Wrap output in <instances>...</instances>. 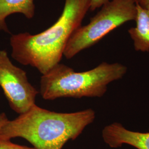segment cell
Returning <instances> with one entry per match:
<instances>
[{"label":"cell","instance_id":"obj_1","mask_svg":"<svg viewBox=\"0 0 149 149\" xmlns=\"http://www.w3.org/2000/svg\"><path fill=\"white\" fill-rule=\"evenodd\" d=\"M90 7V0H65L61 15L47 30L37 34L22 33L11 36L12 57L46 74L60 63L70 38L81 26Z\"/></svg>","mask_w":149,"mask_h":149},{"label":"cell","instance_id":"obj_2","mask_svg":"<svg viewBox=\"0 0 149 149\" xmlns=\"http://www.w3.org/2000/svg\"><path fill=\"white\" fill-rule=\"evenodd\" d=\"M95 118V111L91 108L58 113L35 104L6 123L0 130V138H21L36 149H62L68 141L77 138Z\"/></svg>","mask_w":149,"mask_h":149},{"label":"cell","instance_id":"obj_3","mask_svg":"<svg viewBox=\"0 0 149 149\" xmlns=\"http://www.w3.org/2000/svg\"><path fill=\"white\" fill-rule=\"evenodd\" d=\"M127 70L120 63L103 62L92 69L76 72L69 66L59 63L42 76L40 93L46 100L101 98L106 93L108 85L123 78Z\"/></svg>","mask_w":149,"mask_h":149},{"label":"cell","instance_id":"obj_4","mask_svg":"<svg viewBox=\"0 0 149 149\" xmlns=\"http://www.w3.org/2000/svg\"><path fill=\"white\" fill-rule=\"evenodd\" d=\"M136 5L135 0H112L101 7L100 11L85 26H81L71 35L64 50L67 59L90 48L109 33L128 22L135 21Z\"/></svg>","mask_w":149,"mask_h":149},{"label":"cell","instance_id":"obj_5","mask_svg":"<svg viewBox=\"0 0 149 149\" xmlns=\"http://www.w3.org/2000/svg\"><path fill=\"white\" fill-rule=\"evenodd\" d=\"M0 86L11 109L19 114L36 104L40 93L28 81L26 72L13 64L4 50H0Z\"/></svg>","mask_w":149,"mask_h":149},{"label":"cell","instance_id":"obj_6","mask_svg":"<svg viewBox=\"0 0 149 149\" xmlns=\"http://www.w3.org/2000/svg\"><path fill=\"white\" fill-rule=\"evenodd\" d=\"M104 142L111 148H119L127 145L136 149H149V132L130 130L119 123H113L103 129Z\"/></svg>","mask_w":149,"mask_h":149},{"label":"cell","instance_id":"obj_7","mask_svg":"<svg viewBox=\"0 0 149 149\" xmlns=\"http://www.w3.org/2000/svg\"><path fill=\"white\" fill-rule=\"evenodd\" d=\"M136 16L135 27L128 30V33L133 40L136 51L149 52V10L141 8L136 3Z\"/></svg>","mask_w":149,"mask_h":149},{"label":"cell","instance_id":"obj_8","mask_svg":"<svg viewBox=\"0 0 149 149\" xmlns=\"http://www.w3.org/2000/svg\"><path fill=\"white\" fill-rule=\"evenodd\" d=\"M34 0H0V31L10 33L6 19L12 14L21 13L27 19L35 15Z\"/></svg>","mask_w":149,"mask_h":149},{"label":"cell","instance_id":"obj_9","mask_svg":"<svg viewBox=\"0 0 149 149\" xmlns=\"http://www.w3.org/2000/svg\"><path fill=\"white\" fill-rule=\"evenodd\" d=\"M0 149H36L35 148H30L27 146H23L14 144L11 140L0 138Z\"/></svg>","mask_w":149,"mask_h":149},{"label":"cell","instance_id":"obj_10","mask_svg":"<svg viewBox=\"0 0 149 149\" xmlns=\"http://www.w3.org/2000/svg\"><path fill=\"white\" fill-rule=\"evenodd\" d=\"M112 0H90V10L95 11L96 9L101 8L104 4Z\"/></svg>","mask_w":149,"mask_h":149},{"label":"cell","instance_id":"obj_11","mask_svg":"<svg viewBox=\"0 0 149 149\" xmlns=\"http://www.w3.org/2000/svg\"><path fill=\"white\" fill-rule=\"evenodd\" d=\"M137 5L140 6L141 8L149 10V0H135Z\"/></svg>","mask_w":149,"mask_h":149},{"label":"cell","instance_id":"obj_12","mask_svg":"<svg viewBox=\"0 0 149 149\" xmlns=\"http://www.w3.org/2000/svg\"><path fill=\"white\" fill-rule=\"evenodd\" d=\"M9 120L7 116L5 113H2L0 114V130L2 128L6 123Z\"/></svg>","mask_w":149,"mask_h":149}]
</instances>
